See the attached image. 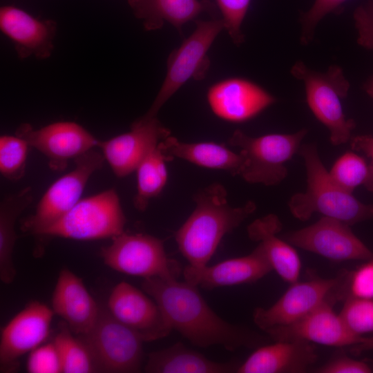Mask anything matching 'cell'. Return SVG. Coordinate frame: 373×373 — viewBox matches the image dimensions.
Returning a JSON list of instances; mask_svg holds the SVG:
<instances>
[{"label": "cell", "mask_w": 373, "mask_h": 373, "mask_svg": "<svg viewBox=\"0 0 373 373\" xmlns=\"http://www.w3.org/2000/svg\"><path fill=\"white\" fill-rule=\"evenodd\" d=\"M291 73L303 82L307 104L316 119L329 130L330 142L338 146L350 141L356 124L345 117L342 106L341 100L347 96L350 86L343 69L332 65L322 73L298 61Z\"/></svg>", "instance_id": "cell-5"}, {"label": "cell", "mask_w": 373, "mask_h": 373, "mask_svg": "<svg viewBox=\"0 0 373 373\" xmlns=\"http://www.w3.org/2000/svg\"><path fill=\"white\" fill-rule=\"evenodd\" d=\"M128 3L146 30H159L168 22L180 33L184 23L213 6L208 1L200 0H128Z\"/></svg>", "instance_id": "cell-25"}, {"label": "cell", "mask_w": 373, "mask_h": 373, "mask_svg": "<svg viewBox=\"0 0 373 373\" xmlns=\"http://www.w3.org/2000/svg\"><path fill=\"white\" fill-rule=\"evenodd\" d=\"M338 314L346 327L363 336L373 332V300L348 296Z\"/></svg>", "instance_id": "cell-32"}, {"label": "cell", "mask_w": 373, "mask_h": 373, "mask_svg": "<svg viewBox=\"0 0 373 373\" xmlns=\"http://www.w3.org/2000/svg\"><path fill=\"white\" fill-rule=\"evenodd\" d=\"M329 171L340 186L350 192L359 186L373 192V164L354 151L340 156Z\"/></svg>", "instance_id": "cell-30"}, {"label": "cell", "mask_w": 373, "mask_h": 373, "mask_svg": "<svg viewBox=\"0 0 373 373\" xmlns=\"http://www.w3.org/2000/svg\"><path fill=\"white\" fill-rule=\"evenodd\" d=\"M236 363H219L189 349L182 343L151 352L144 372L149 373H229L236 372Z\"/></svg>", "instance_id": "cell-26"}, {"label": "cell", "mask_w": 373, "mask_h": 373, "mask_svg": "<svg viewBox=\"0 0 373 373\" xmlns=\"http://www.w3.org/2000/svg\"><path fill=\"white\" fill-rule=\"evenodd\" d=\"M15 135L24 139L48 161L55 171L65 170L70 160L97 147L99 140L82 126L73 122H57L38 129L30 124L20 125Z\"/></svg>", "instance_id": "cell-13"}, {"label": "cell", "mask_w": 373, "mask_h": 373, "mask_svg": "<svg viewBox=\"0 0 373 373\" xmlns=\"http://www.w3.org/2000/svg\"><path fill=\"white\" fill-rule=\"evenodd\" d=\"M167 160L174 157L205 168L224 170L238 175L243 157L223 145L213 142L186 143L169 135L159 143Z\"/></svg>", "instance_id": "cell-24"}, {"label": "cell", "mask_w": 373, "mask_h": 373, "mask_svg": "<svg viewBox=\"0 0 373 373\" xmlns=\"http://www.w3.org/2000/svg\"><path fill=\"white\" fill-rule=\"evenodd\" d=\"M347 298L353 296L373 300V259L347 273Z\"/></svg>", "instance_id": "cell-36"}, {"label": "cell", "mask_w": 373, "mask_h": 373, "mask_svg": "<svg viewBox=\"0 0 373 373\" xmlns=\"http://www.w3.org/2000/svg\"><path fill=\"white\" fill-rule=\"evenodd\" d=\"M0 29L20 59H44L52 52L57 32L53 20H41L19 8L5 6L0 9Z\"/></svg>", "instance_id": "cell-20"}, {"label": "cell", "mask_w": 373, "mask_h": 373, "mask_svg": "<svg viewBox=\"0 0 373 373\" xmlns=\"http://www.w3.org/2000/svg\"><path fill=\"white\" fill-rule=\"evenodd\" d=\"M167 161L159 144L140 162L137 173V193L133 198L135 208L144 211L151 199L159 195L167 182Z\"/></svg>", "instance_id": "cell-28"}, {"label": "cell", "mask_w": 373, "mask_h": 373, "mask_svg": "<svg viewBox=\"0 0 373 373\" xmlns=\"http://www.w3.org/2000/svg\"><path fill=\"white\" fill-rule=\"evenodd\" d=\"M106 307L117 320L144 342L164 338L173 330L157 303L126 282L113 287Z\"/></svg>", "instance_id": "cell-15"}, {"label": "cell", "mask_w": 373, "mask_h": 373, "mask_svg": "<svg viewBox=\"0 0 373 373\" xmlns=\"http://www.w3.org/2000/svg\"><path fill=\"white\" fill-rule=\"evenodd\" d=\"M88 346L97 372H139L143 360L142 338L99 305L97 320L86 334L79 336Z\"/></svg>", "instance_id": "cell-7"}, {"label": "cell", "mask_w": 373, "mask_h": 373, "mask_svg": "<svg viewBox=\"0 0 373 373\" xmlns=\"http://www.w3.org/2000/svg\"><path fill=\"white\" fill-rule=\"evenodd\" d=\"M261 345L238 365L236 373H303L316 363L314 345L303 341Z\"/></svg>", "instance_id": "cell-22"}, {"label": "cell", "mask_w": 373, "mask_h": 373, "mask_svg": "<svg viewBox=\"0 0 373 373\" xmlns=\"http://www.w3.org/2000/svg\"><path fill=\"white\" fill-rule=\"evenodd\" d=\"M52 309L68 325L73 334H88L99 313L97 303L82 280L67 268L58 276L52 296Z\"/></svg>", "instance_id": "cell-21"}, {"label": "cell", "mask_w": 373, "mask_h": 373, "mask_svg": "<svg viewBox=\"0 0 373 373\" xmlns=\"http://www.w3.org/2000/svg\"><path fill=\"white\" fill-rule=\"evenodd\" d=\"M222 14L224 29L233 42L240 45L245 41L241 26L251 0H216Z\"/></svg>", "instance_id": "cell-33"}, {"label": "cell", "mask_w": 373, "mask_h": 373, "mask_svg": "<svg viewBox=\"0 0 373 373\" xmlns=\"http://www.w3.org/2000/svg\"><path fill=\"white\" fill-rule=\"evenodd\" d=\"M26 370L29 373H61L60 358L54 342L39 345L30 352Z\"/></svg>", "instance_id": "cell-35"}, {"label": "cell", "mask_w": 373, "mask_h": 373, "mask_svg": "<svg viewBox=\"0 0 373 373\" xmlns=\"http://www.w3.org/2000/svg\"><path fill=\"white\" fill-rule=\"evenodd\" d=\"M282 227L278 216L269 213L254 220L247 231L249 238L262 246L273 270L292 284L298 280L301 262L293 245L277 236Z\"/></svg>", "instance_id": "cell-23"}, {"label": "cell", "mask_w": 373, "mask_h": 373, "mask_svg": "<svg viewBox=\"0 0 373 373\" xmlns=\"http://www.w3.org/2000/svg\"><path fill=\"white\" fill-rule=\"evenodd\" d=\"M332 303H325L289 325L265 332L274 341H303L328 346L345 347L358 343L363 336L352 333L334 309Z\"/></svg>", "instance_id": "cell-18"}, {"label": "cell", "mask_w": 373, "mask_h": 373, "mask_svg": "<svg viewBox=\"0 0 373 373\" xmlns=\"http://www.w3.org/2000/svg\"><path fill=\"white\" fill-rule=\"evenodd\" d=\"M273 271L262 247L258 246L248 255L223 260L212 266L186 265L184 280L205 289L253 283Z\"/></svg>", "instance_id": "cell-19"}, {"label": "cell", "mask_w": 373, "mask_h": 373, "mask_svg": "<svg viewBox=\"0 0 373 373\" xmlns=\"http://www.w3.org/2000/svg\"><path fill=\"white\" fill-rule=\"evenodd\" d=\"M347 272L343 271L332 278H314L291 284L271 307L254 309V323L265 332L271 328L292 323L325 303L335 304L345 300Z\"/></svg>", "instance_id": "cell-9"}, {"label": "cell", "mask_w": 373, "mask_h": 373, "mask_svg": "<svg viewBox=\"0 0 373 373\" xmlns=\"http://www.w3.org/2000/svg\"><path fill=\"white\" fill-rule=\"evenodd\" d=\"M347 1L315 0L310 9L300 15V43L305 46L308 45L314 39L315 29L318 23L328 14L336 13Z\"/></svg>", "instance_id": "cell-34"}, {"label": "cell", "mask_w": 373, "mask_h": 373, "mask_svg": "<svg viewBox=\"0 0 373 373\" xmlns=\"http://www.w3.org/2000/svg\"><path fill=\"white\" fill-rule=\"evenodd\" d=\"M143 290L159 305L173 329L193 345L206 348L221 345L229 351L258 347L266 338L224 321L216 314L198 287L176 278H144Z\"/></svg>", "instance_id": "cell-1"}, {"label": "cell", "mask_w": 373, "mask_h": 373, "mask_svg": "<svg viewBox=\"0 0 373 373\" xmlns=\"http://www.w3.org/2000/svg\"><path fill=\"white\" fill-rule=\"evenodd\" d=\"M53 342L57 350L64 373L97 372L92 354L84 341L75 337L68 325L62 321Z\"/></svg>", "instance_id": "cell-29"}, {"label": "cell", "mask_w": 373, "mask_h": 373, "mask_svg": "<svg viewBox=\"0 0 373 373\" xmlns=\"http://www.w3.org/2000/svg\"><path fill=\"white\" fill-rule=\"evenodd\" d=\"M284 240L332 261L373 259V252L352 232L350 225L326 216L309 226L287 233Z\"/></svg>", "instance_id": "cell-12"}, {"label": "cell", "mask_w": 373, "mask_h": 373, "mask_svg": "<svg viewBox=\"0 0 373 373\" xmlns=\"http://www.w3.org/2000/svg\"><path fill=\"white\" fill-rule=\"evenodd\" d=\"M102 152L91 149L76 158L74 169L55 180L39 201L35 211L22 220L23 232L38 236L68 212L81 199L91 175L102 166Z\"/></svg>", "instance_id": "cell-11"}, {"label": "cell", "mask_w": 373, "mask_h": 373, "mask_svg": "<svg viewBox=\"0 0 373 373\" xmlns=\"http://www.w3.org/2000/svg\"><path fill=\"white\" fill-rule=\"evenodd\" d=\"M126 217L115 189L80 200L62 218L38 236L93 240L124 232Z\"/></svg>", "instance_id": "cell-6"}, {"label": "cell", "mask_w": 373, "mask_h": 373, "mask_svg": "<svg viewBox=\"0 0 373 373\" xmlns=\"http://www.w3.org/2000/svg\"><path fill=\"white\" fill-rule=\"evenodd\" d=\"M352 149L360 153L364 154L373 164V136L358 135L350 140Z\"/></svg>", "instance_id": "cell-39"}, {"label": "cell", "mask_w": 373, "mask_h": 373, "mask_svg": "<svg viewBox=\"0 0 373 373\" xmlns=\"http://www.w3.org/2000/svg\"><path fill=\"white\" fill-rule=\"evenodd\" d=\"M298 153L305 163L307 189L294 194L289 199L288 207L293 216L306 221L318 213L350 226L373 219V203L361 202L333 179L316 144H303Z\"/></svg>", "instance_id": "cell-3"}, {"label": "cell", "mask_w": 373, "mask_h": 373, "mask_svg": "<svg viewBox=\"0 0 373 373\" xmlns=\"http://www.w3.org/2000/svg\"><path fill=\"white\" fill-rule=\"evenodd\" d=\"M212 112L230 122L248 121L276 102L257 84L242 77H231L213 84L207 91Z\"/></svg>", "instance_id": "cell-17"}, {"label": "cell", "mask_w": 373, "mask_h": 373, "mask_svg": "<svg viewBox=\"0 0 373 373\" xmlns=\"http://www.w3.org/2000/svg\"><path fill=\"white\" fill-rule=\"evenodd\" d=\"M317 373H372L373 363L356 360L345 354L336 356L314 371Z\"/></svg>", "instance_id": "cell-37"}, {"label": "cell", "mask_w": 373, "mask_h": 373, "mask_svg": "<svg viewBox=\"0 0 373 373\" xmlns=\"http://www.w3.org/2000/svg\"><path fill=\"white\" fill-rule=\"evenodd\" d=\"M350 347V352L355 355L360 354L365 351L373 350V336H363L361 340L358 343Z\"/></svg>", "instance_id": "cell-40"}, {"label": "cell", "mask_w": 373, "mask_h": 373, "mask_svg": "<svg viewBox=\"0 0 373 373\" xmlns=\"http://www.w3.org/2000/svg\"><path fill=\"white\" fill-rule=\"evenodd\" d=\"M357 42L362 47L373 50V0L358 6L354 12Z\"/></svg>", "instance_id": "cell-38"}, {"label": "cell", "mask_w": 373, "mask_h": 373, "mask_svg": "<svg viewBox=\"0 0 373 373\" xmlns=\"http://www.w3.org/2000/svg\"><path fill=\"white\" fill-rule=\"evenodd\" d=\"M28 143L15 135L0 137V172L11 182L20 180L25 175Z\"/></svg>", "instance_id": "cell-31"}, {"label": "cell", "mask_w": 373, "mask_h": 373, "mask_svg": "<svg viewBox=\"0 0 373 373\" xmlns=\"http://www.w3.org/2000/svg\"><path fill=\"white\" fill-rule=\"evenodd\" d=\"M170 134L157 117L142 115L132 123L129 131L99 140L97 147L115 175L124 178L135 171L144 158Z\"/></svg>", "instance_id": "cell-14"}, {"label": "cell", "mask_w": 373, "mask_h": 373, "mask_svg": "<svg viewBox=\"0 0 373 373\" xmlns=\"http://www.w3.org/2000/svg\"><path fill=\"white\" fill-rule=\"evenodd\" d=\"M365 92L373 98V76L367 80L364 84Z\"/></svg>", "instance_id": "cell-41"}, {"label": "cell", "mask_w": 373, "mask_h": 373, "mask_svg": "<svg viewBox=\"0 0 373 373\" xmlns=\"http://www.w3.org/2000/svg\"><path fill=\"white\" fill-rule=\"evenodd\" d=\"M195 22L194 31L170 53L163 84L144 115L157 117L162 106L186 82L205 77L210 66L208 51L224 26L222 19Z\"/></svg>", "instance_id": "cell-8"}, {"label": "cell", "mask_w": 373, "mask_h": 373, "mask_svg": "<svg viewBox=\"0 0 373 373\" xmlns=\"http://www.w3.org/2000/svg\"><path fill=\"white\" fill-rule=\"evenodd\" d=\"M306 128L294 133L250 136L236 130L229 144L240 149L243 164L238 175L251 184L276 186L287 175L286 163L298 151L307 134Z\"/></svg>", "instance_id": "cell-4"}, {"label": "cell", "mask_w": 373, "mask_h": 373, "mask_svg": "<svg viewBox=\"0 0 373 373\" xmlns=\"http://www.w3.org/2000/svg\"><path fill=\"white\" fill-rule=\"evenodd\" d=\"M227 198L224 186L219 183L203 188L193 197L195 209L175 233L178 249L189 265H207L222 238L256 209L252 200L233 207Z\"/></svg>", "instance_id": "cell-2"}, {"label": "cell", "mask_w": 373, "mask_h": 373, "mask_svg": "<svg viewBox=\"0 0 373 373\" xmlns=\"http://www.w3.org/2000/svg\"><path fill=\"white\" fill-rule=\"evenodd\" d=\"M55 313L43 303L32 301L1 329V370L13 367L19 358L41 345L48 337Z\"/></svg>", "instance_id": "cell-16"}, {"label": "cell", "mask_w": 373, "mask_h": 373, "mask_svg": "<svg viewBox=\"0 0 373 373\" xmlns=\"http://www.w3.org/2000/svg\"><path fill=\"white\" fill-rule=\"evenodd\" d=\"M100 256L108 267L118 272L143 278H176L180 264L169 258L163 241L155 236L124 231L102 247Z\"/></svg>", "instance_id": "cell-10"}, {"label": "cell", "mask_w": 373, "mask_h": 373, "mask_svg": "<svg viewBox=\"0 0 373 373\" xmlns=\"http://www.w3.org/2000/svg\"><path fill=\"white\" fill-rule=\"evenodd\" d=\"M32 200V188L27 186L4 198L0 204V278L5 284L13 282L16 276L12 258L18 238L15 224Z\"/></svg>", "instance_id": "cell-27"}]
</instances>
